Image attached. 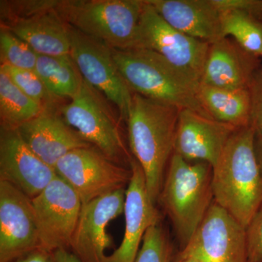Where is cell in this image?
Listing matches in <instances>:
<instances>
[{"mask_svg": "<svg viewBox=\"0 0 262 262\" xmlns=\"http://www.w3.org/2000/svg\"><path fill=\"white\" fill-rule=\"evenodd\" d=\"M57 0H12L0 2L1 25L27 18L46 10L56 8Z\"/></svg>", "mask_w": 262, "mask_h": 262, "instance_id": "cell-28", "label": "cell"}, {"mask_svg": "<svg viewBox=\"0 0 262 262\" xmlns=\"http://www.w3.org/2000/svg\"><path fill=\"white\" fill-rule=\"evenodd\" d=\"M224 37L229 36L254 56L262 57V20L242 10H232L221 13Z\"/></svg>", "mask_w": 262, "mask_h": 262, "instance_id": "cell-24", "label": "cell"}, {"mask_svg": "<svg viewBox=\"0 0 262 262\" xmlns=\"http://www.w3.org/2000/svg\"><path fill=\"white\" fill-rule=\"evenodd\" d=\"M135 47L158 53L201 82L210 43L184 34L170 26L144 0Z\"/></svg>", "mask_w": 262, "mask_h": 262, "instance_id": "cell-8", "label": "cell"}, {"mask_svg": "<svg viewBox=\"0 0 262 262\" xmlns=\"http://www.w3.org/2000/svg\"><path fill=\"white\" fill-rule=\"evenodd\" d=\"M56 176V170L29 147L17 129L1 127L0 181L9 183L33 199Z\"/></svg>", "mask_w": 262, "mask_h": 262, "instance_id": "cell-14", "label": "cell"}, {"mask_svg": "<svg viewBox=\"0 0 262 262\" xmlns=\"http://www.w3.org/2000/svg\"><path fill=\"white\" fill-rule=\"evenodd\" d=\"M255 151H256L258 164H259L260 168H261L262 172V136H259V137H256Z\"/></svg>", "mask_w": 262, "mask_h": 262, "instance_id": "cell-33", "label": "cell"}, {"mask_svg": "<svg viewBox=\"0 0 262 262\" xmlns=\"http://www.w3.org/2000/svg\"><path fill=\"white\" fill-rule=\"evenodd\" d=\"M0 67L6 72L16 87L45 110H59L63 105L61 98L48 91L35 71L20 70L7 64H1Z\"/></svg>", "mask_w": 262, "mask_h": 262, "instance_id": "cell-25", "label": "cell"}, {"mask_svg": "<svg viewBox=\"0 0 262 262\" xmlns=\"http://www.w3.org/2000/svg\"><path fill=\"white\" fill-rule=\"evenodd\" d=\"M17 130L29 147L54 169L70 151L91 146L67 124L59 110H44Z\"/></svg>", "mask_w": 262, "mask_h": 262, "instance_id": "cell-18", "label": "cell"}, {"mask_svg": "<svg viewBox=\"0 0 262 262\" xmlns=\"http://www.w3.org/2000/svg\"><path fill=\"white\" fill-rule=\"evenodd\" d=\"M259 58L245 51L234 39L222 38L210 43L201 83L219 89L256 87L255 73Z\"/></svg>", "mask_w": 262, "mask_h": 262, "instance_id": "cell-17", "label": "cell"}, {"mask_svg": "<svg viewBox=\"0 0 262 262\" xmlns=\"http://www.w3.org/2000/svg\"><path fill=\"white\" fill-rule=\"evenodd\" d=\"M58 8L1 25V28L8 29L23 39L38 55L71 56L70 26L59 14Z\"/></svg>", "mask_w": 262, "mask_h": 262, "instance_id": "cell-20", "label": "cell"}, {"mask_svg": "<svg viewBox=\"0 0 262 262\" xmlns=\"http://www.w3.org/2000/svg\"><path fill=\"white\" fill-rule=\"evenodd\" d=\"M181 110L140 94H133L127 117L131 155L141 165L151 201L156 204L174 152Z\"/></svg>", "mask_w": 262, "mask_h": 262, "instance_id": "cell-1", "label": "cell"}, {"mask_svg": "<svg viewBox=\"0 0 262 262\" xmlns=\"http://www.w3.org/2000/svg\"><path fill=\"white\" fill-rule=\"evenodd\" d=\"M175 262H201L198 258L193 257L190 256H182V255H179V257L177 258V261Z\"/></svg>", "mask_w": 262, "mask_h": 262, "instance_id": "cell-34", "label": "cell"}, {"mask_svg": "<svg viewBox=\"0 0 262 262\" xmlns=\"http://www.w3.org/2000/svg\"><path fill=\"white\" fill-rule=\"evenodd\" d=\"M71 56L82 78L118 108L127 121L134 93L122 78L112 48L70 27Z\"/></svg>", "mask_w": 262, "mask_h": 262, "instance_id": "cell-9", "label": "cell"}, {"mask_svg": "<svg viewBox=\"0 0 262 262\" xmlns=\"http://www.w3.org/2000/svg\"><path fill=\"white\" fill-rule=\"evenodd\" d=\"M32 203L40 248L51 253L69 250L82 210L78 194L57 175Z\"/></svg>", "mask_w": 262, "mask_h": 262, "instance_id": "cell-10", "label": "cell"}, {"mask_svg": "<svg viewBox=\"0 0 262 262\" xmlns=\"http://www.w3.org/2000/svg\"><path fill=\"white\" fill-rule=\"evenodd\" d=\"M144 0H61L66 22L113 49L135 47Z\"/></svg>", "mask_w": 262, "mask_h": 262, "instance_id": "cell-5", "label": "cell"}, {"mask_svg": "<svg viewBox=\"0 0 262 262\" xmlns=\"http://www.w3.org/2000/svg\"><path fill=\"white\" fill-rule=\"evenodd\" d=\"M248 262H262V205L246 228Z\"/></svg>", "mask_w": 262, "mask_h": 262, "instance_id": "cell-29", "label": "cell"}, {"mask_svg": "<svg viewBox=\"0 0 262 262\" xmlns=\"http://www.w3.org/2000/svg\"><path fill=\"white\" fill-rule=\"evenodd\" d=\"M34 71L48 91L61 99H72L80 91L83 82L71 56L38 55Z\"/></svg>", "mask_w": 262, "mask_h": 262, "instance_id": "cell-22", "label": "cell"}, {"mask_svg": "<svg viewBox=\"0 0 262 262\" xmlns=\"http://www.w3.org/2000/svg\"><path fill=\"white\" fill-rule=\"evenodd\" d=\"M256 137L253 125L237 129L213 167L215 203L245 229L262 205V172L255 151Z\"/></svg>", "mask_w": 262, "mask_h": 262, "instance_id": "cell-2", "label": "cell"}, {"mask_svg": "<svg viewBox=\"0 0 262 262\" xmlns=\"http://www.w3.org/2000/svg\"><path fill=\"white\" fill-rule=\"evenodd\" d=\"M40 248L32 199L0 181V262H14Z\"/></svg>", "mask_w": 262, "mask_h": 262, "instance_id": "cell-12", "label": "cell"}, {"mask_svg": "<svg viewBox=\"0 0 262 262\" xmlns=\"http://www.w3.org/2000/svg\"><path fill=\"white\" fill-rule=\"evenodd\" d=\"M132 177L125 189V228L121 244L106 258V262H135L148 229L160 223L161 215L151 201L145 176L137 160L130 161Z\"/></svg>", "mask_w": 262, "mask_h": 262, "instance_id": "cell-15", "label": "cell"}, {"mask_svg": "<svg viewBox=\"0 0 262 262\" xmlns=\"http://www.w3.org/2000/svg\"><path fill=\"white\" fill-rule=\"evenodd\" d=\"M179 254L201 262H248L246 229L213 201Z\"/></svg>", "mask_w": 262, "mask_h": 262, "instance_id": "cell-11", "label": "cell"}, {"mask_svg": "<svg viewBox=\"0 0 262 262\" xmlns=\"http://www.w3.org/2000/svg\"><path fill=\"white\" fill-rule=\"evenodd\" d=\"M59 113L86 142L108 159L130 167L133 155L125 146L118 122L102 94L85 81L70 102L62 105Z\"/></svg>", "mask_w": 262, "mask_h": 262, "instance_id": "cell-6", "label": "cell"}, {"mask_svg": "<svg viewBox=\"0 0 262 262\" xmlns=\"http://www.w3.org/2000/svg\"><path fill=\"white\" fill-rule=\"evenodd\" d=\"M0 54L1 64L20 70H35L37 53L25 41L5 28L0 30Z\"/></svg>", "mask_w": 262, "mask_h": 262, "instance_id": "cell-26", "label": "cell"}, {"mask_svg": "<svg viewBox=\"0 0 262 262\" xmlns=\"http://www.w3.org/2000/svg\"><path fill=\"white\" fill-rule=\"evenodd\" d=\"M53 262H81L68 249H60L52 253Z\"/></svg>", "mask_w": 262, "mask_h": 262, "instance_id": "cell-31", "label": "cell"}, {"mask_svg": "<svg viewBox=\"0 0 262 262\" xmlns=\"http://www.w3.org/2000/svg\"><path fill=\"white\" fill-rule=\"evenodd\" d=\"M173 247L161 223L148 229L135 262H171Z\"/></svg>", "mask_w": 262, "mask_h": 262, "instance_id": "cell-27", "label": "cell"}, {"mask_svg": "<svg viewBox=\"0 0 262 262\" xmlns=\"http://www.w3.org/2000/svg\"><path fill=\"white\" fill-rule=\"evenodd\" d=\"M198 96L209 116L237 129L253 125L261 104L256 87L230 90L201 84Z\"/></svg>", "mask_w": 262, "mask_h": 262, "instance_id": "cell-21", "label": "cell"}, {"mask_svg": "<svg viewBox=\"0 0 262 262\" xmlns=\"http://www.w3.org/2000/svg\"><path fill=\"white\" fill-rule=\"evenodd\" d=\"M237 128L191 110L179 113L174 153L214 167Z\"/></svg>", "mask_w": 262, "mask_h": 262, "instance_id": "cell-16", "label": "cell"}, {"mask_svg": "<svg viewBox=\"0 0 262 262\" xmlns=\"http://www.w3.org/2000/svg\"><path fill=\"white\" fill-rule=\"evenodd\" d=\"M170 26L208 43L224 37L221 13L212 0H146Z\"/></svg>", "mask_w": 262, "mask_h": 262, "instance_id": "cell-19", "label": "cell"}, {"mask_svg": "<svg viewBox=\"0 0 262 262\" xmlns=\"http://www.w3.org/2000/svg\"><path fill=\"white\" fill-rule=\"evenodd\" d=\"M112 51L117 68L133 93L211 117L198 100L200 81L150 50Z\"/></svg>", "mask_w": 262, "mask_h": 262, "instance_id": "cell-3", "label": "cell"}, {"mask_svg": "<svg viewBox=\"0 0 262 262\" xmlns=\"http://www.w3.org/2000/svg\"><path fill=\"white\" fill-rule=\"evenodd\" d=\"M14 262H53V255L49 251L39 248Z\"/></svg>", "mask_w": 262, "mask_h": 262, "instance_id": "cell-30", "label": "cell"}, {"mask_svg": "<svg viewBox=\"0 0 262 262\" xmlns=\"http://www.w3.org/2000/svg\"><path fill=\"white\" fill-rule=\"evenodd\" d=\"M61 177L80 196L82 204L127 187L130 167L115 163L94 146L70 151L55 166Z\"/></svg>", "mask_w": 262, "mask_h": 262, "instance_id": "cell-7", "label": "cell"}, {"mask_svg": "<svg viewBox=\"0 0 262 262\" xmlns=\"http://www.w3.org/2000/svg\"><path fill=\"white\" fill-rule=\"evenodd\" d=\"M125 189H119L82 204L71 252L81 262H106V248L113 244L106 230L124 213Z\"/></svg>", "mask_w": 262, "mask_h": 262, "instance_id": "cell-13", "label": "cell"}, {"mask_svg": "<svg viewBox=\"0 0 262 262\" xmlns=\"http://www.w3.org/2000/svg\"><path fill=\"white\" fill-rule=\"evenodd\" d=\"M213 167L189 162L174 153L169 162L159 200L173 225L182 250L192 238L214 201Z\"/></svg>", "mask_w": 262, "mask_h": 262, "instance_id": "cell-4", "label": "cell"}, {"mask_svg": "<svg viewBox=\"0 0 262 262\" xmlns=\"http://www.w3.org/2000/svg\"><path fill=\"white\" fill-rule=\"evenodd\" d=\"M253 127L256 131V137H259L262 136V103L258 110L256 119L253 122Z\"/></svg>", "mask_w": 262, "mask_h": 262, "instance_id": "cell-32", "label": "cell"}, {"mask_svg": "<svg viewBox=\"0 0 262 262\" xmlns=\"http://www.w3.org/2000/svg\"><path fill=\"white\" fill-rule=\"evenodd\" d=\"M44 108L24 94L0 67L1 127L17 129L44 111Z\"/></svg>", "mask_w": 262, "mask_h": 262, "instance_id": "cell-23", "label": "cell"}]
</instances>
